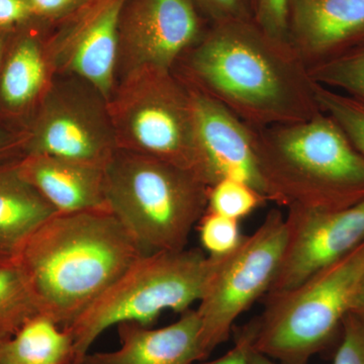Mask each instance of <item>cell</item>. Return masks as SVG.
<instances>
[{
    "instance_id": "obj_21",
    "label": "cell",
    "mask_w": 364,
    "mask_h": 364,
    "mask_svg": "<svg viewBox=\"0 0 364 364\" xmlns=\"http://www.w3.org/2000/svg\"><path fill=\"white\" fill-rule=\"evenodd\" d=\"M309 73L317 85L342 90L364 104V44L333 61L312 67Z\"/></svg>"
},
{
    "instance_id": "obj_6",
    "label": "cell",
    "mask_w": 364,
    "mask_h": 364,
    "mask_svg": "<svg viewBox=\"0 0 364 364\" xmlns=\"http://www.w3.org/2000/svg\"><path fill=\"white\" fill-rule=\"evenodd\" d=\"M220 257L186 248L141 256L65 329L73 341V364H81L112 326L130 322L150 327L164 311L182 314L191 309Z\"/></svg>"
},
{
    "instance_id": "obj_10",
    "label": "cell",
    "mask_w": 364,
    "mask_h": 364,
    "mask_svg": "<svg viewBox=\"0 0 364 364\" xmlns=\"http://www.w3.org/2000/svg\"><path fill=\"white\" fill-rule=\"evenodd\" d=\"M203 20L191 0H129L119 25L117 65L122 63L124 75L172 71L202 39Z\"/></svg>"
},
{
    "instance_id": "obj_32",
    "label": "cell",
    "mask_w": 364,
    "mask_h": 364,
    "mask_svg": "<svg viewBox=\"0 0 364 364\" xmlns=\"http://www.w3.org/2000/svg\"><path fill=\"white\" fill-rule=\"evenodd\" d=\"M349 313L354 314L364 320V274L359 282L355 294H354Z\"/></svg>"
},
{
    "instance_id": "obj_22",
    "label": "cell",
    "mask_w": 364,
    "mask_h": 364,
    "mask_svg": "<svg viewBox=\"0 0 364 364\" xmlns=\"http://www.w3.org/2000/svg\"><path fill=\"white\" fill-rule=\"evenodd\" d=\"M316 83V82H315ZM321 111L332 117L364 156V104L349 95L316 83Z\"/></svg>"
},
{
    "instance_id": "obj_29",
    "label": "cell",
    "mask_w": 364,
    "mask_h": 364,
    "mask_svg": "<svg viewBox=\"0 0 364 364\" xmlns=\"http://www.w3.org/2000/svg\"><path fill=\"white\" fill-rule=\"evenodd\" d=\"M81 1L82 0H28L33 16L45 18L69 14Z\"/></svg>"
},
{
    "instance_id": "obj_23",
    "label": "cell",
    "mask_w": 364,
    "mask_h": 364,
    "mask_svg": "<svg viewBox=\"0 0 364 364\" xmlns=\"http://www.w3.org/2000/svg\"><path fill=\"white\" fill-rule=\"evenodd\" d=\"M267 202L259 191L236 179H222L208 188V210L237 221Z\"/></svg>"
},
{
    "instance_id": "obj_34",
    "label": "cell",
    "mask_w": 364,
    "mask_h": 364,
    "mask_svg": "<svg viewBox=\"0 0 364 364\" xmlns=\"http://www.w3.org/2000/svg\"><path fill=\"white\" fill-rule=\"evenodd\" d=\"M1 55H2V41L0 39V61H1Z\"/></svg>"
},
{
    "instance_id": "obj_33",
    "label": "cell",
    "mask_w": 364,
    "mask_h": 364,
    "mask_svg": "<svg viewBox=\"0 0 364 364\" xmlns=\"http://www.w3.org/2000/svg\"><path fill=\"white\" fill-rule=\"evenodd\" d=\"M249 363L250 364H280L264 354L254 351L252 349H250V352H249Z\"/></svg>"
},
{
    "instance_id": "obj_25",
    "label": "cell",
    "mask_w": 364,
    "mask_h": 364,
    "mask_svg": "<svg viewBox=\"0 0 364 364\" xmlns=\"http://www.w3.org/2000/svg\"><path fill=\"white\" fill-rule=\"evenodd\" d=\"M289 0H252L254 21L269 37L289 42Z\"/></svg>"
},
{
    "instance_id": "obj_18",
    "label": "cell",
    "mask_w": 364,
    "mask_h": 364,
    "mask_svg": "<svg viewBox=\"0 0 364 364\" xmlns=\"http://www.w3.org/2000/svg\"><path fill=\"white\" fill-rule=\"evenodd\" d=\"M71 335L40 315L0 344V364H73Z\"/></svg>"
},
{
    "instance_id": "obj_27",
    "label": "cell",
    "mask_w": 364,
    "mask_h": 364,
    "mask_svg": "<svg viewBox=\"0 0 364 364\" xmlns=\"http://www.w3.org/2000/svg\"><path fill=\"white\" fill-rule=\"evenodd\" d=\"M210 25L230 21L254 20L252 0H191Z\"/></svg>"
},
{
    "instance_id": "obj_13",
    "label": "cell",
    "mask_w": 364,
    "mask_h": 364,
    "mask_svg": "<svg viewBox=\"0 0 364 364\" xmlns=\"http://www.w3.org/2000/svg\"><path fill=\"white\" fill-rule=\"evenodd\" d=\"M188 85L193 100L196 151L203 183L210 188L222 179H236L264 196L256 156L255 128L219 100Z\"/></svg>"
},
{
    "instance_id": "obj_12",
    "label": "cell",
    "mask_w": 364,
    "mask_h": 364,
    "mask_svg": "<svg viewBox=\"0 0 364 364\" xmlns=\"http://www.w3.org/2000/svg\"><path fill=\"white\" fill-rule=\"evenodd\" d=\"M129 0H82L52 40L55 68L83 79L105 98L114 95L119 25Z\"/></svg>"
},
{
    "instance_id": "obj_16",
    "label": "cell",
    "mask_w": 364,
    "mask_h": 364,
    "mask_svg": "<svg viewBox=\"0 0 364 364\" xmlns=\"http://www.w3.org/2000/svg\"><path fill=\"white\" fill-rule=\"evenodd\" d=\"M18 168L57 213L107 208L105 167L47 155H26L18 162Z\"/></svg>"
},
{
    "instance_id": "obj_19",
    "label": "cell",
    "mask_w": 364,
    "mask_h": 364,
    "mask_svg": "<svg viewBox=\"0 0 364 364\" xmlns=\"http://www.w3.org/2000/svg\"><path fill=\"white\" fill-rule=\"evenodd\" d=\"M47 60L33 37L21 38L7 59L0 78V97L9 109L33 104L44 90Z\"/></svg>"
},
{
    "instance_id": "obj_4",
    "label": "cell",
    "mask_w": 364,
    "mask_h": 364,
    "mask_svg": "<svg viewBox=\"0 0 364 364\" xmlns=\"http://www.w3.org/2000/svg\"><path fill=\"white\" fill-rule=\"evenodd\" d=\"M107 210L143 255L186 248L208 210V188L195 174L139 153L117 149L105 166Z\"/></svg>"
},
{
    "instance_id": "obj_14",
    "label": "cell",
    "mask_w": 364,
    "mask_h": 364,
    "mask_svg": "<svg viewBox=\"0 0 364 364\" xmlns=\"http://www.w3.org/2000/svg\"><path fill=\"white\" fill-rule=\"evenodd\" d=\"M289 42L309 69L364 44V0H289Z\"/></svg>"
},
{
    "instance_id": "obj_15",
    "label": "cell",
    "mask_w": 364,
    "mask_h": 364,
    "mask_svg": "<svg viewBox=\"0 0 364 364\" xmlns=\"http://www.w3.org/2000/svg\"><path fill=\"white\" fill-rule=\"evenodd\" d=\"M165 327L138 323L117 325L121 346L114 351L90 352L81 364H195L202 361L200 322L193 309Z\"/></svg>"
},
{
    "instance_id": "obj_30",
    "label": "cell",
    "mask_w": 364,
    "mask_h": 364,
    "mask_svg": "<svg viewBox=\"0 0 364 364\" xmlns=\"http://www.w3.org/2000/svg\"><path fill=\"white\" fill-rule=\"evenodd\" d=\"M250 349L248 337L241 329L237 333L236 341L229 351L226 352L221 358L200 364H250L249 363Z\"/></svg>"
},
{
    "instance_id": "obj_3",
    "label": "cell",
    "mask_w": 364,
    "mask_h": 364,
    "mask_svg": "<svg viewBox=\"0 0 364 364\" xmlns=\"http://www.w3.org/2000/svg\"><path fill=\"white\" fill-rule=\"evenodd\" d=\"M256 156L267 202L336 210L364 200V156L331 117L255 128Z\"/></svg>"
},
{
    "instance_id": "obj_7",
    "label": "cell",
    "mask_w": 364,
    "mask_h": 364,
    "mask_svg": "<svg viewBox=\"0 0 364 364\" xmlns=\"http://www.w3.org/2000/svg\"><path fill=\"white\" fill-rule=\"evenodd\" d=\"M107 104L117 149L156 158L202 181L193 100L186 81L172 71L132 72Z\"/></svg>"
},
{
    "instance_id": "obj_35",
    "label": "cell",
    "mask_w": 364,
    "mask_h": 364,
    "mask_svg": "<svg viewBox=\"0 0 364 364\" xmlns=\"http://www.w3.org/2000/svg\"><path fill=\"white\" fill-rule=\"evenodd\" d=\"M0 260H2V258H0Z\"/></svg>"
},
{
    "instance_id": "obj_24",
    "label": "cell",
    "mask_w": 364,
    "mask_h": 364,
    "mask_svg": "<svg viewBox=\"0 0 364 364\" xmlns=\"http://www.w3.org/2000/svg\"><path fill=\"white\" fill-rule=\"evenodd\" d=\"M198 227L203 250L210 256H224L231 253L243 238L239 221L212 210H205Z\"/></svg>"
},
{
    "instance_id": "obj_31",
    "label": "cell",
    "mask_w": 364,
    "mask_h": 364,
    "mask_svg": "<svg viewBox=\"0 0 364 364\" xmlns=\"http://www.w3.org/2000/svg\"><path fill=\"white\" fill-rule=\"evenodd\" d=\"M14 139L4 129L0 128V166L20 161L23 156L16 153Z\"/></svg>"
},
{
    "instance_id": "obj_28",
    "label": "cell",
    "mask_w": 364,
    "mask_h": 364,
    "mask_svg": "<svg viewBox=\"0 0 364 364\" xmlns=\"http://www.w3.org/2000/svg\"><path fill=\"white\" fill-rule=\"evenodd\" d=\"M32 16L28 0H0V28L23 23Z\"/></svg>"
},
{
    "instance_id": "obj_1",
    "label": "cell",
    "mask_w": 364,
    "mask_h": 364,
    "mask_svg": "<svg viewBox=\"0 0 364 364\" xmlns=\"http://www.w3.org/2000/svg\"><path fill=\"white\" fill-rule=\"evenodd\" d=\"M186 54L184 81L253 128L301 123L321 112L308 67L254 20L210 25Z\"/></svg>"
},
{
    "instance_id": "obj_5",
    "label": "cell",
    "mask_w": 364,
    "mask_h": 364,
    "mask_svg": "<svg viewBox=\"0 0 364 364\" xmlns=\"http://www.w3.org/2000/svg\"><path fill=\"white\" fill-rule=\"evenodd\" d=\"M363 274L364 242L294 289L267 294L264 311L242 328L251 349L280 364H309L341 332Z\"/></svg>"
},
{
    "instance_id": "obj_2",
    "label": "cell",
    "mask_w": 364,
    "mask_h": 364,
    "mask_svg": "<svg viewBox=\"0 0 364 364\" xmlns=\"http://www.w3.org/2000/svg\"><path fill=\"white\" fill-rule=\"evenodd\" d=\"M142 255L112 213L98 208L53 215L16 260L41 315L67 329Z\"/></svg>"
},
{
    "instance_id": "obj_8",
    "label": "cell",
    "mask_w": 364,
    "mask_h": 364,
    "mask_svg": "<svg viewBox=\"0 0 364 364\" xmlns=\"http://www.w3.org/2000/svg\"><path fill=\"white\" fill-rule=\"evenodd\" d=\"M287 240L286 218L270 210L260 226L221 256L196 309L203 360L226 342L235 322L272 286Z\"/></svg>"
},
{
    "instance_id": "obj_17",
    "label": "cell",
    "mask_w": 364,
    "mask_h": 364,
    "mask_svg": "<svg viewBox=\"0 0 364 364\" xmlns=\"http://www.w3.org/2000/svg\"><path fill=\"white\" fill-rule=\"evenodd\" d=\"M18 162L0 166V258L16 259L28 239L57 210L26 181Z\"/></svg>"
},
{
    "instance_id": "obj_11",
    "label": "cell",
    "mask_w": 364,
    "mask_h": 364,
    "mask_svg": "<svg viewBox=\"0 0 364 364\" xmlns=\"http://www.w3.org/2000/svg\"><path fill=\"white\" fill-rule=\"evenodd\" d=\"M284 218L286 245L267 294L294 289L364 242V200L336 210L291 208Z\"/></svg>"
},
{
    "instance_id": "obj_9",
    "label": "cell",
    "mask_w": 364,
    "mask_h": 364,
    "mask_svg": "<svg viewBox=\"0 0 364 364\" xmlns=\"http://www.w3.org/2000/svg\"><path fill=\"white\" fill-rule=\"evenodd\" d=\"M117 149L105 98L75 85H54L46 93L23 156L47 155L105 167Z\"/></svg>"
},
{
    "instance_id": "obj_26",
    "label": "cell",
    "mask_w": 364,
    "mask_h": 364,
    "mask_svg": "<svg viewBox=\"0 0 364 364\" xmlns=\"http://www.w3.org/2000/svg\"><path fill=\"white\" fill-rule=\"evenodd\" d=\"M330 364H364V320L348 313L341 326V340Z\"/></svg>"
},
{
    "instance_id": "obj_20",
    "label": "cell",
    "mask_w": 364,
    "mask_h": 364,
    "mask_svg": "<svg viewBox=\"0 0 364 364\" xmlns=\"http://www.w3.org/2000/svg\"><path fill=\"white\" fill-rule=\"evenodd\" d=\"M40 315L30 280L18 261L0 260V344Z\"/></svg>"
}]
</instances>
